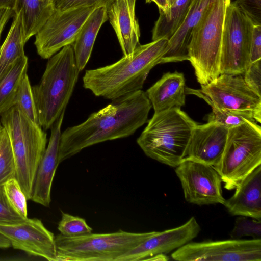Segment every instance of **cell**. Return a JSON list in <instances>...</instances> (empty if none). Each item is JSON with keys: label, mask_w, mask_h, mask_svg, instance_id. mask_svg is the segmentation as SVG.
Segmentation results:
<instances>
[{"label": "cell", "mask_w": 261, "mask_h": 261, "mask_svg": "<svg viewBox=\"0 0 261 261\" xmlns=\"http://www.w3.org/2000/svg\"><path fill=\"white\" fill-rule=\"evenodd\" d=\"M151 107L146 92L140 90L112 100L84 122L67 128L61 134L60 163L90 146L133 135L147 122Z\"/></svg>", "instance_id": "6da1fadb"}, {"label": "cell", "mask_w": 261, "mask_h": 261, "mask_svg": "<svg viewBox=\"0 0 261 261\" xmlns=\"http://www.w3.org/2000/svg\"><path fill=\"white\" fill-rule=\"evenodd\" d=\"M168 42V39L162 38L139 44L132 53L112 64L86 70L83 87L96 96L112 100L142 90L150 71L160 64Z\"/></svg>", "instance_id": "7a4b0ae2"}, {"label": "cell", "mask_w": 261, "mask_h": 261, "mask_svg": "<svg viewBox=\"0 0 261 261\" xmlns=\"http://www.w3.org/2000/svg\"><path fill=\"white\" fill-rule=\"evenodd\" d=\"M80 72L72 45L64 46L48 59L40 82L32 87L43 129H50L65 111Z\"/></svg>", "instance_id": "3957f363"}, {"label": "cell", "mask_w": 261, "mask_h": 261, "mask_svg": "<svg viewBox=\"0 0 261 261\" xmlns=\"http://www.w3.org/2000/svg\"><path fill=\"white\" fill-rule=\"evenodd\" d=\"M137 142L147 156L175 168L183 160L197 123L180 108L154 113Z\"/></svg>", "instance_id": "277c9868"}, {"label": "cell", "mask_w": 261, "mask_h": 261, "mask_svg": "<svg viewBox=\"0 0 261 261\" xmlns=\"http://www.w3.org/2000/svg\"><path fill=\"white\" fill-rule=\"evenodd\" d=\"M0 122L13 150L15 178L27 199L31 200L36 171L46 148L47 134L15 106L1 115Z\"/></svg>", "instance_id": "5b68a950"}, {"label": "cell", "mask_w": 261, "mask_h": 261, "mask_svg": "<svg viewBox=\"0 0 261 261\" xmlns=\"http://www.w3.org/2000/svg\"><path fill=\"white\" fill-rule=\"evenodd\" d=\"M231 0H214L194 28L189 60L197 82L204 85L220 75L221 49L226 10Z\"/></svg>", "instance_id": "8992f818"}, {"label": "cell", "mask_w": 261, "mask_h": 261, "mask_svg": "<svg viewBox=\"0 0 261 261\" xmlns=\"http://www.w3.org/2000/svg\"><path fill=\"white\" fill-rule=\"evenodd\" d=\"M151 233L119 230L74 237L55 236L57 261H117Z\"/></svg>", "instance_id": "52a82bcc"}, {"label": "cell", "mask_w": 261, "mask_h": 261, "mask_svg": "<svg viewBox=\"0 0 261 261\" xmlns=\"http://www.w3.org/2000/svg\"><path fill=\"white\" fill-rule=\"evenodd\" d=\"M261 165V127L247 122L228 129L225 147L219 162L213 166L225 188L235 189L242 181Z\"/></svg>", "instance_id": "ba28073f"}, {"label": "cell", "mask_w": 261, "mask_h": 261, "mask_svg": "<svg viewBox=\"0 0 261 261\" xmlns=\"http://www.w3.org/2000/svg\"><path fill=\"white\" fill-rule=\"evenodd\" d=\"M253 24L233 2L227 6L222 35L220 74H243L250 64Z\"/></svg>", "instance_id": "9c48e42d"}, {"label": "cell", "mask_w": 261, "mask_h": 261, "mask_svg": "<svg viewBox=\"0 0 261 261\" xmlns=\"http://www.w3.org/2000/svg\"><path fill=\"white\" fill-rule=\"evenodd\" d=\"M186 93L204 99L212 109L250 111L256 122H261V97L253 91L242 74H220L200 89L185 88Z\"/></svg>", "instance_id": "30bf717a"}, {"label": "cell", "mask_w": 261, "mask_h": 261, "mask_svg": "<svg viewBox=\"0 0 261 261\" xmlns=\"http://www.w3.org/2000/svg\"><path fill=\"white\" fill-rule=\"evenodd\" d=\"M97 7L55 9L35 35L34 44L38 54L43 59H48L64 46L72 45L85 21Z\"/></svg>", "instance_id": "8fae6325"}, {"label": "cell", "mask_w": 261, "mask_h": 261, "mask_svg": "<svg viewBox=\"0 0 261 261\" xmlns=\"http://www.w3.org/2000/svg\"><path fill=\"white\" fill-rule=\"evenodd\" d=\"M171 256L177 261H260L261 239L190 242Z\"/></svg>", "instance_id": "7c38bea8"}, {"label": "cell", "mask_w": 261, "mask_h": 261, "mask_svg": "<svg viewBox=\"0 0 261 261\" xmlns=\"http://www.w3.org/2000/svg\"><path fill=\"white\" fill-rule=\"evenodd\" d=\"M175 171L187 202L199 206L224 204L222 181L213 166L184 159L175 167Z\"/></svg>", "instance_id": "4fadbf2b"}, {"label": "cell", "mask_w": 261, "mask_h": 261, "mask_svg": "<svg viewBox=\"0 0 261 261\" xmlns=\"http://www.w3.org/2000/svg\"><path fill=\"white\" fill-rule=\"evenodd\" d=\"M0 233L15 249L49 261H57L55 236L37 218L13 225H0Z\"/></svg>", "instance_id": "5bb4252c"}, {"label": "cell", "mask_w": 261, "mask_h": 261, "mask_svg": "<svg viewBox=\"0 0 261 261\" xmlns=\"http://www.w3.org/2000/svg\"><path fill=\"white\" fill-rule=\"evenodd\" d=\"M200 231V226L196 218L191 217L178 227L162 231H151L147 238L117 261L147 260L156 254H167L191 242Z\"/></svg>", "instance_id": "9a60e30c"}, {"label": "cell", "mask_w": 261, "mask_h": 261, "mask_svg": "<svg viewBox=\"0 0 261 261\" xmlns=\"http://www.w3.org/2000/svg\"><path fill=\"white\" fill-rule=\"evenodd\" d=\"M228 133V128L219 123L197 124L193 129L184 159L214 166L222 157Z\"/></svg>", "instance_id": "2e32d148"}, {"label": "cell", "mask_w": 261, "mask_h": 261, "mask_svg": "<svg viewBox=\"0 0 261 261\" xmlns=\"http://www.w3.org/2000/svg\"><path fill=\"white\" fill-rule=\"evenodd\" d=\"M65 112L50 127L47 146L38 165L34 179L31 200L45 207L51 202V189L55 173L60 164L59 144Z\"/></svg>", "instance_id": "e0dca14e"}, {"label": "cell", "mask_w": 261, "mask_h": 261, "mask_svg": "<svg viewBox=\"0 0 261 261\" xmlns=\"http://www.w3.org/2000/svg\"><path fill=\"white\" fill-rule=\"evenodd\" d=\"M136 0H114L107 7L109 21L117 35L123 56L139 45L140 28L135 15Z\"/></svg>", "instance_id": "ac0fdd59"}, {"label": "cell", "mask_w": 261, "mask_h": 261, "mask_svg": "<svg viewBox=\"0 0 261 261\" xmlns=\"http://www.w3.org/2000/svg\"><path fill=\"white\" fill-rule=\"evenodd\" d=\"M224 205L233 216L261 219V165L249 173L235 188Z\"/></svg>", "instance_id": "d6986e66"}, {"label": "cell", "mask_w": 261, "mask_h": 261, "mask_svg": "<svg viewBox=\"0 0 261 261\" xmlns=\"http://www.w3.org/2000/svg\"><path fill=\"white\" fill-rule=\"evenodd\" d=\"M214 0H193L181 24L169 40L160 64L189 60V48L193 30L206 8Z\"/></svg>", "instance_id": "ffe728a7"}, {"label": "cell", "mask_w": 261, "mask_h": 261, "mask_svg": "<svg viewBox=\"0 0 261 261\" xmlns=\"http://www.w3.org/2000/svg\"><path fill=\"white\" fill-rule=\"evenodd\" d=\"M185 88L184 74L176 71L164 73L145 92L156 113L184 106Z\"/></svg>", "instance_id": "44dd1931"}, {"label": "cell", "mask_w": 261, "mask_h": 261, "mask_svg": "<svg viewBox=\"0 0 261 261\" xmlns=\"http://www.w3.org/2000/svg\"><path fill=\"white\" fill-rule=\"evenodd\" d=\"M108 19L107 7L96 8L85 21L72 43L76 64L80 71L88 63L98 32Z\"/></svg>", "instance_id": "7402d4cb"}, {"label": "cell", "mask_w": 261, "mask_h": 261, "mask_svg": "<svg viewBox=\"0 0 261 261\" xmlns=\"http://www.w3.org/2000/svg\"><path fill=\"white\" fill-rule=\"evenodd\" d=\"M14 13L10 29L0 46V78L18 59L25 56L22 12L18 9Z\"/></svg>", "instance_id": "603a6c76"}, {"label": "cell", "mask_w": 261, "mask_h": 261, "mask_svg": "<svg viewBox=\"0 0 261 261\" xmlns=\"http://www.w3.org/2000/svg\"><path fill=\"white\" fill-rule=\"evenodd\" d=\"M18 9L22 12L26 42L37 34L56 9L52 0H17Z\"/></svg>", "instance_id": "cb8c5ba5"}, {"label": "cell", "mask_w": 261, "mask_h": 261, "mask_svg": "<svg viewBox=\"0 0 261 261\" xmlns=\"http://www.w3.org/2000/svg\"><path fill=\"white\" fill-rule=\"evenodd\" d=\"M28 58L26 55L14 63L0 78V116L15 106L17 90L27 74Z\"/></svg>", "instance_id": "d4e9b609"}, {"label": "cell", "mask_w": 261, "mask_h": 261, "mask_svg": "<svg viewBox=\"0 0 261 261\" xmlns=\"http://www.w3.org/2000/svg\"><path fill=\"white\" fill-rule=\"evenodd\" d=\"M193 0H176L168 16L160 13L152 30V41L165 38L168 40L181 24Z\"/></svg>", "instance_id": "484cf974"}, {"label": "cell", "mask_w": 261, "mask_h": 261, "mask_svg": "<svg viewBox=\"0 0 261 261\" xmlns=\"http://www.w3.org/2000/svg\"><path fill=\"white\" fill-rule=\"evenodd\" d=\"M15 106L29 119L39 125V120L32 87L26 74L18 87Z\"/></svg>", "instance_id": "4316f807"}, {"label": "cell", "mask_w": 261, "mask_h": 261, "mask_svg": "<svg viewBox=\"0 0 261 261\" xmlns=\"http://www.w3.org/2000/svg\"><path fill=\"white\" fill-rule=\"evenodd\" d=\"M207 122H217L223 125L228 129L247 122H256L253 113L250 111H237L230 110H217L207 116Z\"/></svg>", "instance_id": "83f0119b"}, {"label": "cell", "mask_w": 261, "mask_h": 261, "mask_svg": "<svg viewBox=\"0 0 261 261\" xmlns=\"http://www.w3.org/2000/svg\"><path fill=\"white\" fill-rule=\"evenodd\" d=\"M15 158L9 138L3 128L0 136V186L15 178Z\"/></svg>", "instance_id": "f1b7e54d"}, {"label": "cell", "mask_w": 261, "mask_h": 261, "mask_svg": "<svg viewBox=\"0 0 261 261\" xmlns=\"http://www.w3.org/2000/svg\"><path fill=\"white\" fill-rule=\"evenodd\" d=\"M57 228L61 234L68 237L89 234L93 230L84 219L63 212Z\"/></svg>", "instance_id": "f546056e"}, {"label": "cell", "mask_w": 261, "mask_h": 261, "mask_svg": "<svg viewBox=\"0 0 261 261\" xmlns=\"http://www.w3.org/2000/svg\"><path fill=\"white\" fill-rule=\"evenodd\" d=\"M3 186L5 197L11 206L22 218H27V199L17 179L12 178Z\"/></svg>", "instance_id": "4dcf8cb0"}, {"label": "cell", "mask_w": 261, "mask_h": 261, "mask_svg": "<svg viewBox=\"0 0 261 261\" xmlns=\"http://www.w3.org/2000/svg\"><path fill=\"white\" fill-rule=\"evenodd\" d=\"M230 236L233 239H240L243 237H251L253 239H261L260 219L238 216Z\"/></svg>", "instance_id": "1f68e13d"}, {"label": "cell", "mask_w": 261, "mask_h": 261, "mask_svg": "<svg viewBox=\"0 0 261 261\" xmlns=\"http://www.w3.org/2000/svg\"><path fill=\"white\" fill-rule=\"evenodd\" d=\"M25 219L19 215L8 203L0 186V225H13L23 222Z\"/></svg>", "instance_id": "d6a6232c"}, {"label": "cell", "mask_w": 261, "mask_h": 261, "mask_svg": "<svg viewBox=\"0 0 261 261\" xmlns=\"http://www.w3.org/2000/svg\"><path fill=\"white\" fill-rule=\"evenodd\" d=\"M233 2L253 25H261V0H236Z\"/></svg>", "instance_id": "836d02e7"}, {"label": "cell", "mask_w": 261, "mask_h": 261, "mask_svg": "<svg viewBox=\"0 0 261 261\" xmlns=\"http://www.w3.org/2000/svg\"><path fill=\"white\" fill-rule=\"evenodd\" d=\"M260 60L252 63L243 74L248 87L261 97V63Z\"/></svg>", "instance_id": "e575fe53"}, {"label": "cell", "mask_w": 261, "mask_h": 261, "mask_svg": "<svg viewBox=\"0 0 261 261\" xmlns=\"http://www.w3.org/2000/svg\"><path fill=\"white\" fill-rule=\"evenodd\" d=\"M114 0H59L54 3L55 9L63 11L85 6L108 7Z\"/></svg>", "instance_id": "d590c367"}, {"label": "cell", "mask_w": 261, "mask_h": 261, "mask_svg": "<svg viewBox=\"0 0 261 261\" xmlns=\"http://www.w3.org/2000/svg\"><path fill=\"white\" fill-rule=\"evenodd\" d=\"M260 60H261V25H253L250 45V64Z\"/></svg>", "instance_id": "8d00e7d4"}, {"label": "cell", "mask_w": 261, "mask_h": 261, "mask_svg": "<svg viewBox=\"0 0 261 261\" xmlns=\"http://www.w3.org/2000/svg\"><path fill=\"white\" fill-rule=\"evenodd\" d=\"M146 3L154 2L159 8L160 13L165 16H168L170 14L171 6L168 0H145Z\"/></svg>", "instance_id": "74e56055"}, {"label": "cell", "mask_w": 261, "mask_h": 261, "mask_svg": "<svg viewBox=\"0 0 261 261\" xmlns=\"http://www.w3.org/2000/svg\"><path fill=\"white\" fill-rule=\"evenodd\" d=\"M11 246L10 241L0 233V248L5 249Z\"/></svg>", "instance_id": "f35d334b"}, {"label": "cell", "mask_w": 261, "mask_h": 261, "mask_svg": "<svg viewBox=\"0 0 261 261\" xmlns=\"http://www.w3.org/2000/svg\"><path fill=\"white\" fill-rule=\"evenodd\" d=\"M169 260V257L167 256L166 254H158L153 255L149 258L147 260H159V261H166Z\"/></svg>", "instance_id": "ab89813d"}, {"label": "cell", "mask_w": 261, "mask_h": 261, "mask_svg": "<svg viewBox=\"0 0 261 261\" xmlns=\"http://www.w3.org/2000/svg\"><path fill=\"white\" fill-rule=\"evenodd\" d=\"M175 1L176 0H168L169 4H170L171 7L173 5V4L175 2Z\"/></svg>", "instance_id": "60d3db41"}, {"label": "cell", "mask_w": 261, "mask_h": 261, "mask_svg": "<svg viewBox=\"0 0 261 261\" xmlns=\"http://www.w3.org/2000/svg\"><path fill=\"white\" fill-rule=\"evenodd\" d=\"M52 1H53V3L54 4L55 3H56V2H57L59 0H52Z\"/></svg>", "instance_id": "b9f144b4"}]
</instances>
